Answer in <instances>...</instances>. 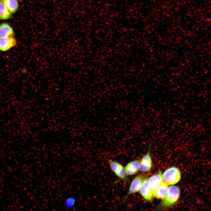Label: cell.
Returning a JSON list of instances; mask_svg holds the SVG:
<instances>
[{
	"instance_id": "ba28073f",
	"label": "cell",
	"mask_w": 211,
	"mask_h": 211,
	"mask_svg": "<svg viewBox=\"0 0 211 211\" xmlns=\"http://www.w3.org/2000/svg\"><path fill=\"white\" fill-rule=\"evenodd\" d=\"M140 161L135 160L129 162L124 168L126 174L132 175L135 174L139 170Z\"/></svg>"
},
{
	"instance_id": "9c48e42d",
	"label": "cell",
	"mask_w": 211,
	"mask_h": 211,
	"mask_svg": "<svg viewBox=\"0 0 211 211\" xmlns=\"http://www.w3.org/2000/svg\"><path fill=\"white\" fill-rule=\"evenodd\" d=\"M14 36L13 30L9 24L4 23L0 24V38H7Z\"/></svg>"
},
{
	"instance_id": "5bb4252c",
	"label": "cell",
	"mask_w": 211,
	"mask_h": 211,
	"mask_svg": "<svg viewBox=\"0 0 211 211\" xmlns=\"http://www.w3.org/2000/svg\"><path fill=\"white\" fill-rule=\"evenodd\" d=\"M106 159L109 162L111 169L115 173L123 167L121 164L118 162L110 160L107 158Z\"/></svg>"
},
{
	"instance_id": "7a4b0ae2",
	"label": "cell",
	"mask_w": 211,
	"mask_h": 211,
	"mask_svg": "<svg viewBox=\"0 0 211 211\" xmlns=\"http://www.w3.org/2000/svg\"><path fill=\"white\" fill-rule=\"evenodd\" d=\"M163 181L168 185L176 184L180 179L181 174L179 170L175 167L166 169L162 175Z\"/></svg>"
},
{
	"instance_id": "277c9868",
	"label": "cell",
	"mask_w": 211,
	"mask_h": 211,
	"mask_svg": "<svg viewBox=\"0 0 211 211\" xmlns=\"http://www.w3.org/2000/svg\"><path fill=\"white\" fill-rule=\"evenodd\" d=\"M150 149L151 145H149L146 154L140 162L139 170L142 172H147L151 169L152 161L150 154Z\"/></svg>"
},
{
	"instance_id": "9a60e30c",
	"label": "cell",
	"mask_w": 211,
	"mask_h": 211,
	"mask_svg": "<svg viewBox=\"0 0 211 211\" xmlns=\"http://www.w3.org/2000/svg\"><path fill=\"white\" fill-rule=\"evenodd\" d=\"M115 174L121 179H125L126 173L123 167L116 172Z\"/></svg>"
},
{
	"instance_id": "30bf717a",
	"label": "cell",
	"mask_w": 211,
	"mask_h": 211,
	"mask_svg": "<svg viewBox=\"0 0 211 211\" xmlns=\"http://www.w3.org/2000/svg\"><path fill=\"white\" fill-rule=\"evenodd\" d=\"M148 180L153 193L157 187L163 181L161 171H159L158 174L152 176Z\"/></svg>"
},
{
	"instance_id": "4fadbf2b",
	"label": "cell",
	"mask_w": 211,
	"mask_h": 211,
	"mask_svg": "<svg viewBox=\"0 0 211 211\" xmlns=\"http://www.w3.org/2000/svg\"><path fill=\"white\" fill-rule=\"evenodd\" d=\"M76 202L75 197L73 195H70L65 198L64 204L65 208L69 209L72 208L75 205Z\"/></svg>"
},
{
	"instance_id": "52a82bcc",
	"label": "cell",
	"mask_w": 211,
	"mask_h": 211,
	"mask_svg": "<svg viewBox=\"0 0 211 211\" xmlns=\"http://www.w3.org/2000/svg\"><path fill=\"white\" fill-rule=\"evenodd\" d=\"M168 185L163 181L156 188L153 193V197L163 199L166 196L168 190Z\"/></svg>"
},
{
	"instance_id": "6da1fadb",
	"label": "cell",
	"mask_w": 211,
	"mask_h": 211,
	"mask_svg": "<svg viewBox=\"0 0 211 211\" xmlns=\"http://www.w3.org/2000/svg\"><path fill=\"white\" fill-rule=\"evenodd\" d=\"M180 194V190L177 186H172L168 188L167 194L160 206L168 207L173 205L177 201Z\"/></svg>"
},
{
	"instance_id": "8992f818",
	"label": "cell",
	"mask_w": 211,
	"mask_h": 211,
	"mask_svg": "<svg viewBox=\"0 0 211 211\" xmlns=\"http://www.w3.org/2000/svg\"><path fill=\"white\" fill-rule=\"evenodd\" d=\"M17 44L16 40L13 37L7 38H0V50L5 52L15 46Z\"/></svg>"
},
{
	"instance_id": "5b68a950",
	"label": "cell",
	"mask_w": 211,
	"mask_h": 211,
	"mask_svg": "<svg viewBox=\"0 0 211 211\" xmlns=\"http://www.w3.org/2000/svg\"><path fill=\"white\" fill-rule=\"evenodd\" d=\"M148 179L147 177L144 179L139 191L141 195L145 199L151 201L153 196Z\"/></svg>"
},
{
	"instance_id": "7c38bea8",
	"label": "cell",
	"mask_w": 211,
	"mask_h": 211,
	"mask_svg": "<svg viewBox=\"0 0 211 211\" xmlns=\"http://www.w3.org/2000/svg\"><path fill=\"white\" fill-rule=\"evenodd\" d=\"M11 13H10L4 4L1 0L0 1V20H6L10 18Z\"/></svg>"
},
{
	"instance_id": "3957f363",
	"label": "cell",
	"mask_w": 211,
	"mask_h": 211,
	"mask_svg": "<svg viewBox=\"0 0 211 211\" xmlns=\"http://www.w3.org/2000/svg\"><path fill=\"white\" fill-rule=\"evenodd\" d=\"M146 177L145 175L141 174L138 175L134 178L131 182L124 201L129 195L139 191L144 180Z\"/></svg>"
},
{
	"instance_id": "8fae6325",
	"label": "cell",
	"mask_w": 211,
	"mask_h": 211,
	"mask_svg": "<svg viewBox=\"0 0 211 211\" xmlns=\"http://www.w3.org/2000/svg\"><path fill=\"white\" fill-rule=\"evenodd\" d=\"M4 4L9 12L15 13L18 10L19 4L17 0H1Z\"/></svg>"
}]
</instances>
